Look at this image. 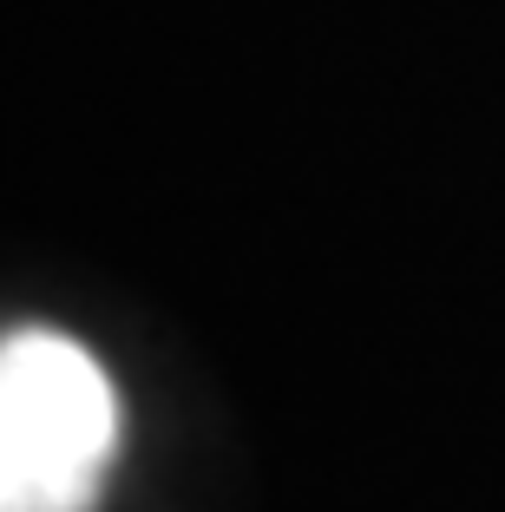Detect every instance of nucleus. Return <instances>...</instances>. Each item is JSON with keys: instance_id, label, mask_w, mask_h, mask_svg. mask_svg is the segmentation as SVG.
<instances>
[{"instance_id": "f257e3e1", "label": "nucleus", "mask_w": 505, "mask_h": 512, "mask_svg": "<svg viewBox=\"0 0 505 512\" xmlns=\"http://www.w3.org/2000/svg\"><path fill=\"white\" fill-rule=\"evenodd\" d=\"M119 440L112 381L66 335L0 342V512H86Z\"/></svg>"}]
</instances>
